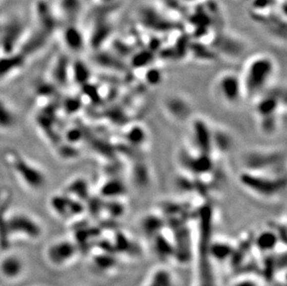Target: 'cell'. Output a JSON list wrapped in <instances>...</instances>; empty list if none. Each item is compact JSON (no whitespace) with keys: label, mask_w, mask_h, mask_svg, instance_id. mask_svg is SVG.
<instances>
[{"label":"cell","mask_w":287,"mask_h":286,"mask_svg":"<svg viewBox=\"0 0 287 286\" xmlns=\"http://www.w3.org/2000/svg\"><path fill=\"white\" fill-rule=\"evenodd\" d=\"M3 160L17 182L25 191L31 193H39L46 189L48 176L44 169L37 163L14 149L6 150L3 154Z\"/></svg>","instance_id":"cell-1"},{"label":"cell","mask_w":287,"mask_h":286,"mask_svg":"<svg viewBox=\"0 0 287 286\" xmlns=\"http://www.w3.org/2000/svg\"><path fill=\"white\" fill-rule=\"evenodd\" d=\"M44 234V224L37 216L23 209L10 208L7 220V238L10 247L15 242H37Z\"/></svg>","instance_id":"cell-2"},{"label":"cell","mask_w":287,"mask_h":286,"mask_svg":"<svg viewBox=\"0 0 287 286\" xmlns=\"http://www.w3.org/2000/svg\"><path fill=\"white\" fill-rule=\"evenodd\" d=\"M275 71L276 65L271 56L259 54L251 58L241 76L244 94L247 96L260 94L273 81Z\"/></svg>","instance_id":"cell-3"},{"label":"cell","mask_w":287,"mask_h":286,"mask_svg":"<svg viewBox=\"0 0 287 286\" xmlns=\"http://www.w3.org/2000/svg\"><path fill=\"white\" fill-rule=\"evenodd\" d=\"M80 253V246L72 237H58L45 245L42 257L50 269L64 271L77 262Z\"/></svg>","instance_id":"cell-4"},{"label":"cell","mask_w":287,"mask_h":286,"mask_svg":"<svg viewBox=\"0 0 287 286\" xmlns=\"http://www.w3.org/2000/svg\"><path fill=\"white\" fill-rule=\"evenodd\" d=\"M240 182L251 193L267 200L278 197L285 188V182L281 178L259 175L254 171L242 174Z\"/></svg>","instance_id":"cell-5"},{"label":"cell","mask_w":287,"mask_h":286,"mask_svg":"<svg viewBox=\"0 0 287 286\" xmlns=\"http://www.w3.org/2000/svg\"><path fill=\"white\" fill-rule=\"evenodd\" d=\"M27 273V262L12 248L0 251V280L8 285L21 282Z\"/></svg>","instance_id":"cell-6"},{"label":"cell","mask_w":287,"mask_h":286,"mask_svg":"<svg viewBox=\"0 0 287 286\" xmlns=\"http://www.w3.org/2000/svg\"><path fill=\"white\" fill-rule=\"evenodd\" d=\"M49 209L56 219L60 220L78 219L84 212L82 202L72 198L65 192L53 194L49 199Z\"/></svg>","instance_id":"cell-7"},{"label":"cell","mask_w":287,"mask_h":286,"mask_svg":"<svg viewBox=\"0 0 287 286\" xmlns=\"http://www.w3.org/2000/svg\"><path fill=\"white\" fill-rule=\"evenodd\" d=\"M216 91L221 102L229 105L237 104L244 94L241 76L234 73L221 74L216 84Z\"/></svg>","instance_id":"cell-8"},{"label":"cell","mask_w":287,"mask_h":286,"mask_svg":"<svg viewBox=\"0 0 287 286\" xmlns=\"http://www.w3.org/2000/svg\"><path fill=\"white\" fill-rule=\"evenodd\" d=\"M192 140L202 154H210L213 149V131L205 121L196 120L191 126Z\"/></svg>","instance_id":"cell-9"},{"label":"cell","mask_w":287,"mask_h":286,"mask_svg":"<svg viewBox=\"0 0 287 286\" xmlns=\"http://www.w3.org/2000/svg\"><path fill=\"white\" fill-rule=\"evenodd\" d=\"M26 56L22 52L3 53L0 57V80L11 77L25 65Z\"/></svg>","instance_id":"cell-10"},{"label":"cell","mask_w":287,"mask_h":286,"mask_svg":"<svg viewBox=\"0 0 287 286\" xmlns=\"http://www.w3.org/2000/svg\"><path fill=\"white\" fill-rule=\"evenodd\" d=\"M10 208L9 191L7 190L0 191V251L10 248L7 238V215Z\"/></svg>","instance_id":"cell-11"},{"label":"cell","mask_w":287,"mask_h":286,"mask_svg":"<svg viewBox=\"0 0 287 286\" xmlns=\"http://www.w3.org/2000/svg\"><path fill=\"white\" fill-rule=\"evenodd\" d=\"M143 286H177V283L168 268L157 267L148 274Z\"/></svg>","instance_id":"cell-12"},{"label":"cell","mask_w":287,"mask_h":286,"mask_svg":"<svg viewBox=\"0 0 287 286\" xmlns=\"http://www.w3.org/2000/svg\"><path fill=\"white\" fill-rule=\"evenodd\" d=\"M17 123L18 116L13 107L6 100L0 98V131L12 130Z\"/></svg>","instance_id":"cell-13"},{"label":"cell","mask_w":287,"mask_h":286,"mask_svg":"<svg viewBox=\"0 0 287 286\" xmlns=\"http://www.w3.org/2000/svg\"><path fill=\"white\" fill-rule=\"evenodd\" d=\"M63 41L67 48L73 52L81 51L84 48V37L79 30L69 27L63 33Z\"/></svg>","instance_id":"cell-14"},{"label":"cell","mask_w":287,"mask_h":286,"mask_svg":"<svg viewBox=\"0 0 287 286\" xmlns=\"http://www.w3.org/2000/svg\"><path fill=\"white\" fill-rule=\"evenodd\" d=\"M211 165L212 163H211V159L209 158V154L200 153V155L190 163L189 168L191 171H193V173L205 174L207 171L210 170Z\"/></svg>","instance_id":"cell-15"},{"label":"cell","mask_w":287,"mask_h":286,"mask_svg":"<svg viewBox=\"0 0 287 286\" xmlns=\"http://www.w3.org/2000/svg\"><path fill=\"white\" fill-rule=\"evenodd\" d=\"M278 100L273 97H266L260 101L257 106V112L262 116H272L274 115L278 108Z\"/></svg>","instance_id":"cell-16"},{"label":"cell","mask_w":287,"mask_h":286,"mask_svg":"<svg viewBox=\"0 0 287 286\" xmlns=\"http://www.w3.org/2000/svg\"><path fill=\"white\" fill-rule=\"evenodd\" d=\"M126 139L134 145H141L146 140V131L140 125L132 126L126 133Z\"/></svg>","instance_id":"cell-17"},{"label":"cell","mask_w":287,"mask_h":286,"mask_svg":"<svg viewBox=\"0 0 287 286\" xmlns=\"http://www.w3.org/2000/svg\"><path fill=\"white\" fill-rule=\"evenodd\" d=\"M124 188L118 181H110L103 186L101 192L103 193V195L113 197V196H117L119 194H121Z\"/></svg>","instance_id":"cell-18"},{"label":"cell","mask_w":287,"mask_h":286,"mask_svg":"<svg viewBox=\"0 0 287 286\" xmlns=\"http://www.w3.org/2000/svg\"><path fill=\"white\" fill-rule=\"evenodd\" d=\"M146 80H147L148 84L152 86L158 85L162 81V73L156 69L149 71L146 75Z\"/></svg>","instance_id":"cell-19"},{"label":"cell","mask_w":287,"mask_h":286,"mask_svg":"<svg viewBox=\"0 0 287 286\" xmlns=\"http://www.w3.org/2000/svg\"></svg>","instance_id":"cell-20"}]
</instances>
